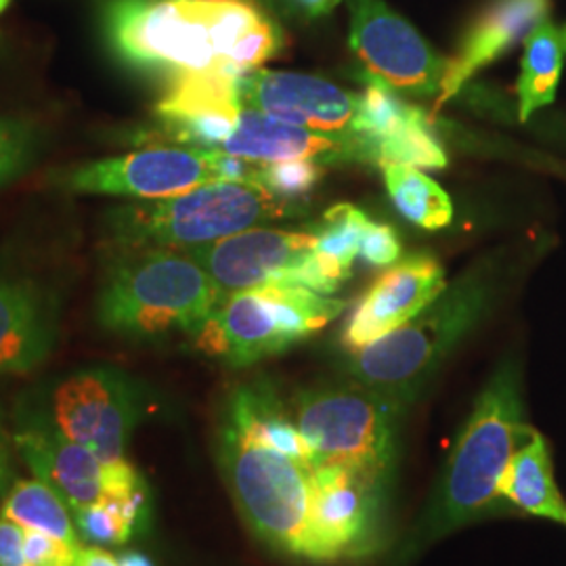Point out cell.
<instances>
[{
    "mask_svg": "<svg viewBox=\"0 0 566 566\" xmlns=\"http://www.w3.org/2000/svg\"><path fill=\"white\" fill-rule=\"evenodd\" d=\"M361 81L364 91L359 95L355 137L361 143L365 163L446 168V147L424 112L405 102L401 93L369 72H365Z\"/></svg>",
    "mask_w": 566,
    "mask_h": 566,
    "instance_id": "5bb4252c",
    "label": "cell"
},
{
    "mask_svg": "<svg viewBox=\"0 0 566 566\" xmlns=\"http://www.w3.org/2000/svg\"><path fill=\"white\" fill-rule=\"evenodd\" d=\"M224 181L223 154L191 145H151L137 151L81 164L63 172L61 185L72 193L164 200Z\"/></svg>",
    "mask_w": 566,
    "mask_h": 566,
    "instance_id": "7c38bea8",
    "label": "cell"
},
{
    "mask_svg": "<svg viewBox=\"0 0 566 566\" xmlns=\"http://www.w3.org/2000/svg\"><path fill=\"white\" fill-rule=\"evenodd\" d=\"M547 18V0H495L465 32L434 99V109L455 99L483 67L500 60L507 49Z\"/></svg>",
    "mask_w": 566,
    "mask_h": 566,
    "instance_id": "ffe728a7",
    "label": "cell"
},
{
    "mask_svg": "<svg viewBox=\"0 0 566 566\" xmlns=\"http://www.w3.org/2000/svg\"><path fill=\"white\" fill-rule=\"evenodd\" d=\"M60 298L28 275L0 273V376L41 367L60 338Z\"/></svg>",
    "mask_w": 566,
    "mask_h": 566,
    "instance_id": "ac0fdd59",
    "label": "cell"
},
{
    "mask_svg": "<svg viewBox=\"0 0 566 566\" xmlns=\"http://www.w3.org/2000/svg\"><path fill=\"white\" fill-rule=\"evenodd\" d=\"M240 95L243 107L271 118L319 135L355 137L359 95L319 76L256 67L240 78Z\"/></svg>",
    "mask_w": 566,
    "mask_h": 566,
    "instance_id": "9a60e30c",
    "label": "cell"
},
{
    "mask_svg": "<svg viewBox=\"0 0 566 566\" xmlns=\"http://www.w3.org/2000/svg\"><path fill=\"white\" fill-rule=\"evenodd\" d=\"M72 518L82 542H88L93 546H124L133 537H137L135 528L107 497H102L97 504L72 512Z\"/></svg>",
    "mask_w": 566,
    "mask_h": 566,
    "instance_id": "4316f807",
    "label": "cell"
},
{
    "mask_svg": "<svg viewBox=\"0 0 566 566\" xmlns=\"http://www.w3.org/2000/svg\"><path fill=\"white\" fill-rule=\"evenodd\" d=\"M338 2H343V0H287L290 7L298 9L308 20H317V18H324L327 13H332L338 7Z\"/></svg>",
    "mask_w": 566,
    "mask_h": 566,
    "instance_id": "836d02e7",
    "label": "cell"
},
{
    "mask_svg": "<svg viewBox=\"0 0 566 566\" xmlns=\"http://www.w3.org/2000/svg\"><path fill=\"white\" fill-rule=\"evenodd\" d=\"M118 563L120 566H156V563L139 549H122Z\"/></svg>",
    "mask_w": 566,
    "mask_h": 566,
    "instance_id": "d590c367",
    "label": "cell"
},
{
    "mask_svg": "<svg viewBox=\"0 0 566 566\" xmlns=\"http://www.w3.org/2000/svg\"><path fill=\"white\" fill-rule=\"evenodd\" d=\"M560 36H563V46H565V55H566V25H565V30H563V32H560Z\"/></svg>",
    "mask_w": 566,
    "mask_h": 566,
    "instance_id": "74e56055",
    "label": "cell"
},
{
    "mask_svg": "<svg viewBox=\"0 0 566 566\" xmlns=\"http://www.w3.org/2000/svg\"><path fill=\"white\" fill-rule=\"evenodd\" d=\"M401 252H403L401 240L390 224L376 223V221L367 224L361 250H359V259L365 264L388 269L401 261Z\"/></svg>",
    "mask_w": 566,
    "mask_h": 566,
    "instance_id": "4dcf8cb0",
    "label": "cell"
},
{
    "mask_svg": "<svg viewBox=\"0 0 566 566\" xmlns=\"http://www.w3.org/2000/svg\"><path fill=\"white\" fill-rule=\"evenodd\" d=\"M388 196L405 219L424 231H439L453 219V203L446 189L420 168L405 164L380 166Z\"/></svg>",
    "mask_w": 566,
    "mask_h": 566,
    "instance_id": "d4e9b609",
    "label": "cell"
},
{
    "mask_svg": "<svg viewBox=\"0 0 566 566\" xmlns=\"http://www.w3.org/2000/svg\"><path fill=\"white\" fill-rule=\"evenodd\" d=\"M23 544L30 566H81L82 546L39 531H25Z\"/></svg>",
    "mask_w": 566,
    "mask_h": 566,
    "instance_id": "f546056e",
    "label": "cell"
},
{
    "mask_svg": "<svg viewBox=\"0 0 566 566\" xmlns=\"http://www.w3.org/2000/svg\"><path fill=\"white\" fill-rule=\"evenodd\" d=\"M223 296L202 264L185 250H114L105 269L95 319L128 340L193 336Z\"/></svg>",
    "mask_w": 566,
    "mask_h": 566,
    "instance_id": "277c9868",
    "label": "cell"
},
{
    "mask_svg": "<svg viewBox=\"0 0 566 566\" xmlns=\"http://www.w3.org/2000/svg\"><path fill=\"white\" fill-rule=\"evenodd\" d=\"M446 287V269L434 256L413 254L388 266L348 313L340 332L344 353H357L399 329Z\"/></svg>",
    "mask_w": 566,
    "mask_h": 566,
    "instance_id": "2e32d148",
    "label": "cell"
},
{
    "mask_svg": "<svg viewBox=\"0 0 566 566\" xmlns=\"http://www.w3.org/2000/svg\"><path fill=\"white\" fill-rule=\"evenodd\" d=\"M405 413L403 407L350 378L306 386L292 401L311 470L346 468L388 489L399 464Z\"/></svg>",
    "mask_w": 566,
    "mask_h": 566,
    "instance_id": "8992f818",
    "label": "cell"
},
{
    "mask_svg": "<svg viewBox=\"0 0 566 566\" xmlns=\"http://www.w3.org/2000/svg\"><path fill=\"white\" fill-rule=\"evenodd\" d=\"M301 214V203L283 200L256 182L217 181L175 198L120 206L107 217L105 231L114 250H193Z\"/></svg>",
    "mask_w": 566,
    "mask_h": 566,
    "instance_id": "5b68a950",
    "label": "cell"
},
{
    "mask_svg": "<svg viewBox=\"0 0 566 566\" xmlns=\"http://www.w3.org/2000/svg\"><path fill=\"white\" fill-rule=\"evenodd\" d=\"M149 409L147 388L120 367L67 371L23 392L13 424L39 426L91 449L103 464L126 460V449Z\"/></svg>",
    "mask_w": 566,
    "mask_h": 566,
    "instance_id": "52a82bcc",
    "label": "cell"
},
{
    "mask_svg": "<svg viewBox=\"0 0 566 566\" xmlns=\"http://www.w3.org/2000/svg\"><path fill=\"white\" fill-rule=\"evenodd\" d=\"M563 36L549 18H544L535 23L525 39V57L516 84L521 122L528 120L537 109L554 103L563 74Z\"/></svg>",
    "mask_w": 566,
    "mask_h": 566,
    "instance_id": "603a6c76",
    "label": "cell"
},
{
    "mask_svg": "<svg viewBox=\"0 0 566 566\" xmlns=\"http://www.w3.org/2000/svg\"><path fill=\"white\" fill-rule=\"evenodd\" d=\"M214 439L219 472L252 535L277 554L306 560L311 468L256 441L223 416Z\"/></svg>",
    "mask_w": 566,
    "mask_h": 566,
    "instance_id": "ba28073f",
    "label": "cell"
},
{
    "mask_svg": "<svg viewBox=\"0 0 566 566\" xmlns=\"http://www.w3.org/2000/svg\"><path fill=\"white\" fill-rule=\"evenodd\" d=\"M346 306L303 285L266 283L224 296L191 340L203 355L242 369L322 332Z\"/></svg>",
    "mask_w": 566,
    "mask_h": 566,
    "instance_id": "9c48e42d",
    "label": "cell"
},
{
    "mask_svg": "<svg viewBox=\"0 0 566 566\" xmlns=\"http://www.w3.org/2000/svg\"><path fill=\"white\" fill-rule=\"evenodd\" d=\"M217 151L254 164L285 160L365 163L364 149L357 137L319 135L303 126L271 118L252 107H243L235 130Z\"/></svg>",
    "mask_w": 566,
    "mask_h": 566,
    "instance_id": "d6986e66",
    "label": "cell"
},
{
    "mask_svg": "<svg viewBox=\"0 0 566 566\" xmlns=\"http://www.w3.org/2000/svg\"><path fill=\"white\" fill-rule=\"evenodd\" d=\"M11 485H13V462H11V449H9V439H7L2 411H0V493H4Z\"/></svg>",
    "mask_w": 566,
    "mask_h": 566,
    "instance_id": "d6a6232c",
    "label": "cell"
},
{
    "mask_svg": "<svg viewBox=\"0 0 566 566\" xmlns=\"http://www.w3.org/2000/svg\"><path fill=\"white\" fill-rule=\"evenodd\" d=\"M371 219L353 203L332 206L317 231V256L338 287L350 280L355 259L364 242L365 229Z\"/></svg>",
    "mask_w": 566,
    "mask_h": 566,
    "instance_id": "484cf974",
    "label": "cell"
},
{
    "mask_svg": "<svg viewBox=\"0 0 566 566\" xmlns=\"http://www.w3.org/2000/svg\"><path fill=\"white\" fill-rule=\"evenodd\" d=\"M72 510L55 489L41 479H20L4 491L0 516L23 526L25 531H39L44 535L82 546Z\"/></svg>",
    "mask_w": 566,
    "mask_h": 566,
    "instance_id": "cb8c5ba5",
    "label": "cell"
},
{
    "mask_svg": "<svg viewBox=\"0 0 566 566\" xmlns=\"http://www.w3.org/2000/svg\"><path fill=\"white\" fill-rule=\"evenodd\" d=\"M533 432L535 428L526 420L521 364L507 357L479 392L420 525L411 535L413 546L409 549L437 542L502 510L497 486L512 455Z\"/></svg>",
    "mask_w": 566,
    "mask_h": 566,
    "instance_id": "7a4b0ae2",
    "label": "cell"
},
{
    "mask_svg": "<svg viewBox=\"0 0 566 566\" xmlns=\"http://www.w3.org/2000/svg\"><path fill=\"white\" fill-rule=\"evenodd\" d=\"M242 76L227 67L175 76L164 82L156 116L175 142L219 149L242 116Z\"/></svg>",
    "mask_w": 566,
    "mask_h": 566,
    "instance_id": "e0dca14e",
    "label": "cell"
},
{
    "mask_svg": "<svg viewBox=\"0 0 566 566\" xmlns=\"http://www.w3.org/2000/svg\"><path fill=\"white\" fill-rule=\"evenodd\" d=\"M23 539L25 528L0 516V566H30Z\"/></svg>",
    "mask_w": 566,
    "mask_h": 566,
    "instance_id": "1f68e13d",
    "label": "cell"
},
{
    "mask_svg": "<svg viewBox=\"0 0 566 566\" xmlns=\"http://www.w3.org/2000/svg\"><path fill=\"white\" fill-rule=\"evenodd\" d=\"M34 130L25 122L0 118V187L18 179L32 163Z\"/></svg>",
    "mask_w": 566,
    "mask_h": 566,
    "instance_id": "f1b7e54d",
    "label": "cell"
},
{
    "mask_svg": "<svg viewBox=\"0 0 566 566\" xmlns=\"http://www.w3.org/2000/svg\"><path fill=\"white\" fill-rule=\"evenodd\" d=\"M497 493L504 504H510L528 516L546 518L566 526V502L554 481L549 446L546 437L537 430L512 455L497 486Z\"/></svg>",
    "mask_w": 566,
    "mask_h": 566,
    "instance_id": "7402d4cb",
    "label": "cell"
},
{
    "mask_svg": "<svg viewBox=\"0 0 566 566\" xmlns=\"http://www.w3.org/2000/svg\"><path fill=\"white\" fill-rule=\"evenodd\" d=\"M390 489L346 468L311 470L308 563L364 558L382 546Z\"/></svg>",
    "mask_w": 566,
    "mask_h": 566,
    "instance_id": "8fae6325",
    "label": "cell"
},
{
    "mask_svg": "<svg viewBox=\"0 0 566 566\" xmlns=\"http://www.w3.org/2000/svg\"><path fill=\"white\" fill-rule=\"evenodd\" d=\"M263 21V9L252 0L99 2L112 55L128 70L164 82L214 67L233 70L238 46Z\"/></svg>",
    "mask_w": 566,
    "mask_h": 566,
    "instance_id": "6da1fadb",
    "label": "cell"
},
{
    "mask_svg": "<svg viewBox=\"0 0 566 566\" xmlns=\"http://www.w3.org/2000/svg\"><path fill=\"white\" fill-rule=\"evenodd\" d=\"M9 4H11V0H0V18H2V13L9 9Z\"/></svg>",
    "mask_w": 566,
    "mask_h": 566,
    "instance_id": "8d00e7d4",
    "label": "cell"
},
{
    "mask_svg": "<svg viewBox=\"0 0 566 566\" xmlns=\"http://www.w3.org/2000/svg\"><path fill=\"white\" fill-rule=\"evenodd\" d=\"M350 13V49L365 72L409 97H434L449 60L382 0H346Z\"/></svg>",
    "mask_w": 566,
    "mask_h": 566,
    "instance_id": "4fadbf2b",
    "label": "cell"
},
{
    "mask_svg": "<svg viewBox=\"0 0 566 566\" xmlns=\"http://www.w3.org/2000/svg\"><path fill=\"white\" fill-rule=\"evenodd\" d=\"M502 277L495 259L472 264L413 319L361 350L348 353L344 378L380 392L407 411L458 344L489 315L500 296Z\"/></svg>",
    "mask_w": 566,
    "mask_h": 566,
    "instance_id": "3957f363",
    "label": "cell"
},
{
    "mask_svg": "<svg viewBox=\"0 0 566 566\" xmlns=\"http://www.w3.org/2000/svg\"><path fill=\"white\" fill-rule=\"evenodd\" d=\"M81 566H120L118 556L103 546L82 547Z\"/></svg>",
    "mask_w": 566,
    "mask_h": 566,
    "instance_id": "e575fe53",
    "label": "cell"
},
{
    "mask_svg": "<svg viewBox=\"0 0 566 566\" xmlns=\"http://www.w3.org/2000/svg\"><path fill=\"white\" fill-rule=\"evenodd\" d=\"M185 252L202 264L223 298L266 283L303 285L325 296L340 290L317 256L315 229L261 224Z\"/></svg>",
    "mask_w": 566,
    "mask_h": 566,
    "instance_id": "30bf717a",
    "label": "cell"
},
{
    "mask_svg": "<svg viewBox=\"0 0 566 566\" xmlns=\"http://www.w3.org/2000/svg\"><path fill=\"white\" fill-rule=\"evenodd\" d=\"M324 177V164L313 160H285V163L259 164L256 185L280 196L283 200L296 202L315 189Z\"/></svg>",
    "mask_w": 566,
    "mask_h": 566,
    "instance_id": "83f0119b",
    "label": "cell"
},
{
    "mask_svg": "<svg viewBox=\"0 0 566 566\" xmlns=\"http://www.w3.org/2000/svg\"><path fill=\"white\" fill-rule=\"evenodd\" d=\"M13 443L36 479L55 489L72 512L102 500L103 462L91 449L30 424H15Z\"/></svg>",
    "mask_w": 566,
    "mask_h": 566,
    "instance_id": "44dd1931",
    "label": "cell"
}]
</instances>
